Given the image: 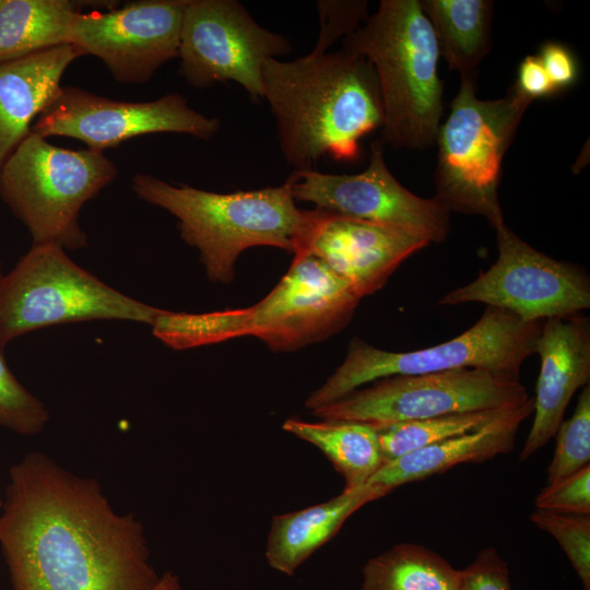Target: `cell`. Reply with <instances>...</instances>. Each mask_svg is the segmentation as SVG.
I'll return each instance as SVG.
<instances>
[{
    "instance_id": "d590c367",
    "label": "cell",
    "mask_w": 590,
    "mask_h": 590,
    "mask_svg": "<svg viewBox=\"0 0 590 590\" xmlns=\"http://www.w3.org/2000/svg\"><path fill=\"white\" fill-rule=\"evenodd\" d=\"M2 505H3V503H2V500H1V498H0V508L2 507Z\"/></svg>"
},
{
    "instance_id": "cb8c5ba5",
    "label": "cell",
    "mask_w": 590,
    "mask_h": 590,
    "mask_svg": "<svg viewBox=\"0 0 590 590\" xmlns=\"http://www.w3.org/2000/svg\"><path fill=\"white\" fill-rule=\"evenodd\" d=\"M462 569L420 544L398 543L369 558L361 590H460Z\"/></svg>"
},
{
    "instance_id": "4dcf8cb0",
    "label": "cell",
    "mask_w": 590,
    "mask_h": 590,
    "mask_svg": "<svg viewBox=\"0 0 590 590\" xmlns=\"http://www.w3.org/2000/svg\"><path fill=\"white\" fill-rule=\"evenodd\" d=\"M460 590H511L508 565L494 547L481 550L462 569Z\"/></svg>"
},
{
    "instance_id": "5b68a950",
    "label": "cell",
    "mask_w": 590,
    "mask_h": 590,
    "mask_svg": "<svg viewBox=\"0 0 590 590\" xmlns=\"http://www.w3.org/2000/svg\"><path fill=\"white\" fill-rule=\"evenodd\" d=\"M342 48L373 66L382 104L381 139L394 149L435 145L442 116L440 58L420 0H381Z\"/></svg>"
},
{
    "instance_id": "d6986e66",
    "label": "cell",
    "mask_w": 590,
    "mask_h": 590,
    "mask_svg": "<svg viewBox=\"0 0 590 590\" xmlns=\"http://www.w3.org/2000/svg\"><path fill=\"white\" fill-rule=\"evenodd\" d=\"M533 414V398L493 418L482 427L423 447L386 462L367 485L390 493L400 485L442 473L461 463H480L510 452L520 425Z\"/></svg>"
},
{
    "instance_id": "277c9868",
    "label": "cell",
    "mask_w": 590,
    "mask_h": 590,
    "mask_svg": "<svg viewBox=\"0 0 590 590\" xmlns=\"http://www.w3.org/2000/svg\"><path fill=\"white\" fill-rule=\"evenodd\" d=\"M132 190L177 219L180 237L199 250L208 278L220 283L232 282L238 256L250 247L299 252L318 217L317 209L296 206L290 178L278 187L219 193L139 173Z\"/></svg>"
},
{
    "instance_id": "1f68e13d",
    "label": "cell",
    "mask_w": 590,
    "mask_h": 590,
    "mask_svg": "<svg viewBox=\"0 0 590 590\" xmlns=\"http://www.w3.org/2000/svg\"><path fill=\"white\" fill-rule=\"evenodd\" d=\"M538 56L556 91L575 83L578 76V66L567 47L559 43L547 42L543 44Z\"/></svg>"
},
{
    "instance_id": "8d00e7d4",
    "label": "cell",
    "mask_w": 590,
    "mask_h": 590,
    "mask_svg": "<svg viewBox=\"0 0 590 590\" xmlns=\"http://www.w3.org/2000/svg\"><path fill=\"white\" fill-rule=\"evenodd\" d=\"M2 0H0V3H1Z\"/></svg>"
},
{
    "instance_id": "7c38bea8",
    "label": "cell",
    "mask_w": 590,
    "mask_h": 590,
    "mask_svg": "<svg viewBox=\"0 0 590 590\" xmlns=\"http://www.w3.org/2000/svg\"><path fill=\"white\" fill-rule=\"evenodd\" d=\"M291 50L285 36L262 27L237 0H189L180 32L178 74L198 88L233 81L252 101H260L264 61Z\"/></svg>"
},
{
    "instance_id": "4fadbf2b",
    "label": "cell",
    "mask_w": 590,
    "mask_h": 590,
    "mask_svg": "<svg viewBox=\"0 0 590 590\" xmlns=\"http://www.w3.org/2000/svg\"><path fill=\"white\" fill-rule=\"evenodd\" d=\"M219 129L217 118L194 110L179 93L149 102H123L69 85L62 86L38 115L31 131L45 139H78L87 149L103 152L151 133H181L209 140Z\"/></svg>"
},
{
    "instance_id": "52a82bcc",
    "label": "cell",
    "mask_w": 590,
    "mask_h": 590,
    "mask_svg": "<svg viewBox=\"0 0 590 590\" xmlns=\"http://www.w3.org/2000/svg\"><path fill=\"white\" fill-rule=\"evenodd\" d=\"M117 175L103 152L59 148L31 131L0 170V198L32 245L78 250L87 245L79 224L82 206Z\"/></svg>"
},
{
    "instance_id": "44dd1931",
    "label": "cell",
    "mask_w": 590,
    "mask_h": 590,
    "mask_svg": "<svg viewBox=\"0 0 590 590\" xmlns=\"http://www.w3.org/2000/svg\"><path fill=\"white\" fill-rule=\"evenodd\" d=\"M435 33L439 55L461 79L476 80L491 51L494 2L489 0H420Z\"/></svg>"
},
{
    "instance_id": "3957f363",
    "label": "cell",
    "mask_w": 590,
    "mask_h": 590,
    "mask_svg": "<svg viewBox=\"0 0 590 590\" xmlns=\"http://www.w3.org/2000/svg\"><path fill=\"white\" fill-rule=\"evenodd\" d=\"M359 300L321 260L296 253L286 274L259 303L204 314L163 309L151 327L155 338L175 350L252 335L274 351H293L340 331Z\"/></svg>"
},
{
    "instance_id": "9a60e30c",
    "label": "cell",
    "mask_w": 590,
    "mask_h": 590,
    "mask_svg": "<svg viewBox=\"0 0 590 590\" xmlns=\"http://www.w3.org/2000/svg\"><path fill=\"white\" fill-rule=\"evenodd\" d=\"M189 0H140L108 11L79 13L71 45L97 57L113 78L145 84L178 57L182 19Z\"/></svg>"
},
{
    "instance_id": "4316f807",
    "label": "cell",
    "mask_w": 590,
    "mask_h": 590,
    "mask_svg": "<svg viewBox=\"0 0 590 590\" xmlns=\"http://www.w3.org/2000/svg\"><path fill=\"white\" fill-rule=\"evenodd\" d=\"M49 412L10 370L0 346V425L10 430L33 436L43 430Z\"/></svg>"
},
{
    "instance_id": "ac0fdd59",
    "label": "cell",
    "mask_w": 590,
    "mask_h": 590,
    "mask_svg": "<svg viewBox=\"0 0 590 590\" xmlns=\"http://www.w3.org/2000/svg\"><path fill=\"white\" fill-rule=\"evenodd\" d=\"M81 56L68 44L0 63V170L60 92L67 68Z\"/></svg>"
},
{
    "instance_id": "6da1fadb",
    "label": "cell",
    "mask_w": 590,
    "mask_h": 590,
    "mask_svg": "<svg viewBox=\"0 0 590 590\" xmlns=\"http://www.w3.org/2000/svg\"><path fill=\"white\" fill-rule=\"evenodd\" d=\"M0 546L12 590H153L143 526L95 479L30 452L9 470Z\"/></svg>"
},
{
    "instance_id": "8992f818",
    "label": "cell",
    "mask_w": 590,
    "mask_h": 590,
    "mask_svg": "<svg viewBox=\"0 0 590 590\" xmlns=\"http://www.w3.org/2000/svg\"><path fill=\"white\" fill-rule=\"evenodd\" d=\"M531 103L514 84L504 97L480 99L476 80L461 79L435 142L434 198L450 213L483 216L494 229L505 223L502 163Z\"/></svg>"
},
{
    "instance_id": "f546056e",
    "label": "cell",
    "mask_w": 590,
    "mask_h": 590,
    "mask_svg": "<svg viewBox=\"0 0 590 590\" xmlns=\"http://www.w3.org/2000/svg\"><path fill=\"white\" fill-rule=\"evenodd\" d=\"M317 8L320 21V32L314 48L317 52L327 51L368 17V4L364 0H322L318 1Z\"/></svg>"
},
{
    "instance_id": "836d02e7",
    "label": "cell",
    "mask_w": 590,
    "mask_h": 590,
    "mask_svg": "<svg viewBox=\"0 0 590 590\" xmlns=\"http://www.w3.org/2000/svg\"><path fill=\"white\" fill-rule=\"evenodd\" d=\"M153 590H184V588L178 576L169 570L161 576Z\"/></svg>"
},
{
    "instance_id": "30bf717a",
    "label": "cell",
    "mask_w": 590,
    "mask_h": 590,
    "mask_svg": "<svg viewBox=\"0 0 590 590\" xmlns=\"http://www.w3.org/2000/svg\"><path fill=\"white\" fill-rule=\"evenodd\" d=\"M529 398L519 376L463 368L378 379L311 414L321 421L359 422L378 429L452 413L514 408Z\"/></svg>"
},
{
    "instance_id": "603a6c76",
    "label": "cell",
    "mask_w": 590,
    "mask_h": 590,
    "mask_svg": "<svg viewBox=\"0 0 590 590\" xmlns=\"http://www.w3.org/2000/svg\"><path fill=\"white\" fill-rule=\"evenodd\" d=\"M282 428L320 449L344 477V489L364 486L385 463L378 432L368 424L288 418Z\"/></svg>"
},
{
    "instance_id": "e575fe53",
    "label": "cell",
    "mask_w": 590,
    "mask_h": 590,
    "mask_svg": "<svg viewBox=\"0 0 590 590\" xmlns=\"http://www.w3.org/2000/svg\"><path fill=\"white\" fill-rule=\"evenodd\" d=\"M2 275H3V274H2V272H1V264H0V280H1Z\"/></svg>"
},
{
    "instance_id": "ba28073f",
    "label": "cell",
    "mask_w": 590,
    "mask_h": 590,
    "mask_svg": "<svg viewBox=\"0 0 590 590\" xmlns=\"http://www.w3.org/2000/svg\"><path fill=\"white\" fill-rule=\"evenodd\" d=\"M163 309L137 300L76 264L58 245H32L0 280V346L46 327L122 320L152 324Z\"/></svg>"
},
{
    "instance_id": "7402d4cb",
    "label": "cell",
    "mask_w": 590,
    "mask_h": 590,
    "mask_svg": "<svg viewBox=\"0 0 590 590\" xmlns=\"http://www.w3.org/2000/svg\"><path fill=\"white\" fill-rule=\"evenodd\" d=\"M82 1L2 0L0 3V63L71 44Z\"/></svg>"
},
{
    "instance_id": "d4e9b609",
    "label": "cell",
    "mask_w": 590,
    "mask_h": 590,
    "mask_svg": "<svg viewBox=\"0 0 590 590\" xmlns=\"http://www.w3.org/2000/svg\"><path fill=\"white\" fill-rule=\"evenodd\" d=\"M510 409L452 413L378 428L384 461L475 430Z\"/></svg>"
},
{
    "instance_id": "9c48e42d",
    "label": "cell",
    "mask_w": 590,
    "mask_h": 590,
    "mask_svg": "<svg viewBox=\"0 0 590 590\" xmlns=\"http://www.w3.org/2000/svg\"><path fill=\"white\" fill-rule=\"evenodd\" d=\"M542 323L524 322L510 311L487 306L467 331L422 350L389 352L354 338L342 364L311 392L305 406L312 411L365 384L397 375L477 368L519 376L522 363L535 353Z\"/></svg>"
},
{
    "instance_id": "f1b7e54d",
    "label": "cell",
    "mask_w": 590,
    "mask_h": 590,
    "mask_svg": "<svg viewBox=\"0 0 590 590\" xmlns=\"http://www.w3.org/2000/svg\"><path fill=\"white\" fill-rule=\"evenodd\" d=\"M538 510L590 515V464L547 484L535 498Z\"/></svg>"
},
{
    "instance_id": "5bb4252c",
    "label": "cell",
    "mask_w": 590,
    "mask_h": 590,
    "mask_svg": "<svg viewBox=\"0 0 590 590\" xmlns=\"http://www.w3.org/2000/svg\"><path fill=\"white\" fill-rule=\"evenodd\" d=\"M384 143L370 145L367 167L354 175L294 170L290 176L295 201L316 209L401 228L430 243L450 232V212L436 198H422L402 186L385 160Z\"/></svg>"
},
{
    "instance_id": "8fae6325",
    "label": "cell",
    "mask_w": 590,
    "mask_h": 590,
    "mask_svg": "<svg viewBox=\"0 0 590 590\" xmlns=\"http://www.w3.org/2000/svg\"><path fill=\"white\" fill-rule=\"evenodd\" d=\"M495 231L496 261L471 283L447 293L438 305L483 303L524 322L580 314L590 307V278L582 268L539 251L505 223Z\"/></svg>"
},
{
    "instance_id": "83f0119b",
    "label": "cell",
    "mask_w": 590,
    "mask_h": 590,
    "mask_svg": "<svg viewBox=\"0 0 590 590\" xmlns=\"http://www.w3.org/2000/svg\"><path fill=\"white\" fill-rule=\"evenodd\" d=\"M530 518L536 527L550 533L558 542L585 590H590V515L558 514L536 509Z\"/></svg>"
},
{
    "instance_id": "7a4b0ae2",
    "label": "cell",
    "mask_w": 590,
    "mask_h": 590,
    "mask_svg": "<svg viewBox=\"0 0 590 590\" xmlns=\"http://www.w3.org/2000/svg\"><path fill=\"white\" fill-rule=\"evenodd\" d=\"M263 98L275 119L282 154L294 170L323 157L353 162L359 141L381 128L382 104L371 63L341 48L262 68Z\"/></svg>"
},
{
    "instance_id": "e0dca14e",
    "label": "cell",
    "mask_w": 590,
    "mask_h": 590,
    "mask_svg": "<svg viewBox=\"0 0 590 590\" xmlns=\"http://www.w3.org/2000/svg\"><path fill=\"white\" fill-rule=\"evenodd\" d=\"M540 371L533 423L519 456L526 461L554 437L573 396L590 380V320L575 314L543 320L535 345Z\"/></svg>"
},
{
    "instance_id": "2e32d148",
    "label": "cell",
    "mask_w": 590,
    "mask_h": 590,
    "mask_svg": "<svg viewBox=\"0 0 590 590\" xmlns=\"http://www.w3.org/2000/svg\"><path fill=\"white\" fill-rule=\"evenodd\" d=\"M317 210V221L297 253L321 260L359 298L379 291L403 261L429 245L398 227Z\"/></svg>"
},
{
    "instance_id": "ffe728a7",
    "label": "cell",
    "mask_w": 590,
    "mask_h": 590,
    "mask_svg": "<svg viewBox=\"0 0 590 590\" xmlns=\"http://www.w3.org/2000/svg\"><path fill=\"white\" fill-rule=\"evenodd\" d=\"M388 494L365 484L328 502L272 518L266 558L275 570L292 576L311 554L332 539L344 521L362 506Z\"/></svg>"
},
{
    "instance_id": "484cf974",
    "label": "cell",
    "mask_w": 590,
    "mask_h": 590,
    "mask_svg": "<svg viewBox=\"0 0 590 590\" xmlns=\"http://www.w3.org/2000/svg\"><path fill=\"white\" fill-rule=\"evenodd\" d=\"M556 447L547 468L548 484L589 465L590 386L582 388L573 415L557 428Z\"/></svg>"
},
{
    "instance_id": "d6a6232c",
    "label": "cell",
    "mask_w": 590,
    "mask_h": 590,
    "mask_svg": "<svg viewBox=\"0 0 590 590\" xmlns=\"http://www.w3.org/2000/svg\"><path fill=\"white\" fill-rule=\"evenodd\" d=\"M514 85L521 95L531 102L557 92L538 55H528L522 59Z\"/></svg>"
}]
</instances>
